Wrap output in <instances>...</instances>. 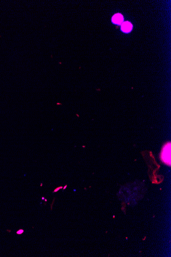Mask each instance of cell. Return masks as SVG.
Returning <instances> with one entry per match:
<instances>
[{"instance_id": "cell-1", "label": "cell", "mask_w": 171, "mask_h": 257, "mask_svg": "<svg viewBox=\"0 0 171 257\" xmlns=\"http://www.w3.org/2000/svg\"><path fill=\"white\" fill-rule=\"evenodd\" d=\"M171 150V144L170 143H169V145L168 144L163 147L161 154V158L163 161L167 164H169V165H170V162H171V158H170L171 150Z\"/></svg>"}, {"instance_id": "cell-4", "label": "cell", "mask_w": 171, "mask_h": 257, "mask_svg": "<svg viewBox=\"0 0 171 257\" xmlns=\"http://www.w3.org/2000/svg\"><path fill=\"white\" fill-rule=\"evenodd\" d=\"M23 232H24V230L21 229V230H19V231H18V232H17V233L19 234V235H20V234H21V233H22Z\"/></svg>"}, {"instance_id": "cell-2", "label": "cell", "mask_w": 171, "mask_h": 257, "mask_svg": "<svg viewBox=\"0 0 171 257\" xmlns=\"http://www.w3.org/2000/svg\"><path fill=\"white\" fill-rule=\"evenodd\" d=\"M123 17L121 14H116L112 18V22L116 24H121L123 22Z\"/></svg>"}, {"instance_id": "cell-3", "label": "cell", "mask_w": 171, "mask_h": 257, "mask_svg": "<svg viewBox=\"0 0 171 257\" xmlns=\"http://www.w3.org/2000/svg\"><path fill=\"white\" fill-rule=\"evenodd\" d=\"M132 28V26L129 22H125L121 26L122 30L125 33H129L131 30Z\"/></svg>"}]
</instances>
